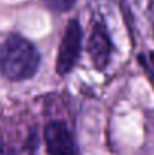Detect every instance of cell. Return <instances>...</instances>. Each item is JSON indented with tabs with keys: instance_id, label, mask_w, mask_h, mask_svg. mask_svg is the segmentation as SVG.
Segmentation results:
<instances>
[{
	"instance_id": "1",
	"label": "cell",
	"mask_w": 154,
	"mask_h": 155,
	"mask_svg": "<svg viewBox=\"0 0 154 155\" xmlns=\"http://www.w3.org/2000/svg\"><path fill=\"white\" fill-rule=\"evenodd\" d=\"M39 53L21 35L12 33L0 44V72L11 81L32 78L39 68Z\"/></svg>"
},
{
	"instance_id": "2",
	"label": "cell",
	"mask_w": 154,
	"mask_h": 155,
	"mask_svg": "<svg viewBox=\"0 0 154 155\" xmlns=\"http://www.w3.org/2000/svg\"><path fill=\"white\" fill-rule=\"evenodd\" d=\"M82 51V27L77 20H71L67 24L65 33L62 36L59 51L56 57V72L59 75H67L77 63Z\"/></svg>"
},
{
	"instance_id": "3",
	"label": "cell",
	"mask_w": 154,
	"mask_h": 155,
	"mask_svg": "<svg viewBox=\"0 0 154 155\" xmlns=\"http://www.w3.org/2000/svg\"><path fill=\"white\" fill-rule=\"evenodd\" d=\"M44 140L47 155H77L71 131L62 120H51L44 128Z\"/></svg>"
},
{
	"instance_id": "4",
	"label": "cell",
	"mask_w": 154,
	"mask_h": 155,
	"mask_svg": "<svg viewBox=\"0 0 154 155\" xmlns=\"http://www.w3.org/2000/svg\"><path fill=\"white\" fill-rule=\"evenodd\" d=\"M88 53L97 69L101 71L109 65L110 53H112V42L103 24H95L92 27V33L88 41Z\"/></svg>"
},
{
	"instance_id": "5",
	"label": "cell",
	"mask_w": 154,
	"mask_h": 155,
	"mask_svg": "<svg viewBox=\"0 0 154 155\" xmlns=\"http://www.w3.org/2000/svg\"><path fill=\"white\" fill-rule=\"evenodd\" d=\"M46 3V6H49L51 11L56 12H68L70 9H73L76 0H43Z\"/></svg>"
}]
</instances>
